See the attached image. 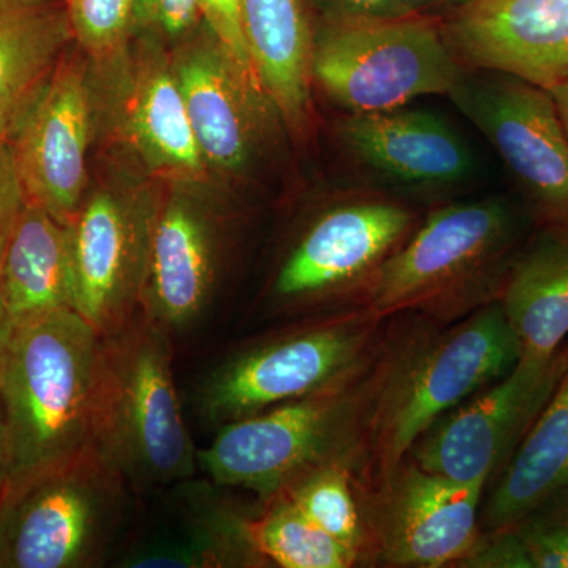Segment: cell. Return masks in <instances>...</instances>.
I'll return each mask as SVG.
<instances>
[{
	"label": "cell",
	"instance_id": "1",
	"mask_svg": "<svg viewBox=\"0 0 568 568\" xmlns=\"http://www.w3.org/2000/svg\"><path fill=\"white\" fill-rule=\"evenodd\" d=\"M100 346L102 335L73 308L11 331L0 354L7 485L93 447Z\"/></svg>",
	"mask_w": 568,
	"mask_h": 568
},
{
	"label": "cell",
	"instance_id": "2",
	"mask_svg": "<svg viewBox=\"0 0 568 568\" xmlns=\"http://www.w3.org/2000/svg\"><path fill=\"white\" fill-rule=\"evenodd\" d=\"M521 357L499 302H488L444 332L410 339L379 365L366 450L377 480L402 465L437 418L506 376Z\"/></svg>",
	"mask_w": 568,
	"mask_h": 568
},
{
	"label": "cell",
	"instance_id": "3",
	"mask_svg": "<svg viewBox=\"0 0 568 568\" xmlns=\"http://www.w3.org/2000/svg\"><path fill=\"white\" fill-rule=\"evenodd\" d=\"M171 334L138 316L102 336L93 447L129 487L189 480L197 450L175 387Z\"/></svg>",
	"mask_w": 568,
	"mask_h": 568
},
{
	"label": "cell",
	"instance_id": "4",
	"mask_svg": "<svg viewBox=\"0 0 568 568\" xmlns=\"http://www.w3.org/2000/svg\"><path fill=\"white\" fill-rule=\"evenodd\" d=\"M515 237L517 220L503 201L437 209L365 284V312L376 320L405 312L462 320L496 301Z\"/></svg>",
	"mask_w": 568,
	"mask_h": 568
},
{
	"label": "cell",
	"instance_id": "5",
	"mask_svg": "<svg viewBox=\"0 0 568 568\" xmlns=\"http://www.w3.org/2000/svg\"><path fill=\"white\" fill-rule=\"evenodd\" d=\"M317 394L220 426L197 462L216 485L263 499L325 465H353L366 447L379 368Z\"/></svg>",
	"mask_w": 568,
	"mask_h": 568
},
{
	"label": "cell",
	"instance_id": "6",
	"mask_svg": "<svg viewBox=\"0 0 568 568\" xmlns=\"http://www.w3.org/2000/svg\"><path fill=\"white\" fill-rule=\"evenodd\" d=\"M126 487L95 447L7 485L0 496V568L103 566L125 523Z\"/></svg>",
	"mask_w": 568,
	"mask_h": 568
},
{
	"label": "cell",
	"instance_id": "7",
	"mask_svg": "<svg viewBox=\"0 0 568 568\" xmlns=\"http://www.w3.org/2000/svg\"><path fill=\"white\" fill-rule=\"evenodd\" d=\"M465 74L433 17L347 20L328 14L313 32L312 81L347 114L448 95Z\"/></svg>",
	"mask_w": 568,
	"mask_h": 568
},
{
	"label": "cell",
	"instance_id": "8",
	"mask_svg": "<svg viewBox=\"0 0 568 568\" xmlns=\"http://www.w3.org/2000/svg\"><path fill=\"white\" fill-rule=\"evenodd\" d=\"M379 323L364 310L241 351L205 377L200 413L223 426L345 384L365 372Z\"/></svg>",
	"mask_w": 568,
	"mask_h": 568
},
{
	"label": "cell",
	"instance_id": "9",
	"mask_svg": "<svg viewBox=\"0 0 568 568\" xmlns=\"http://www.w3.org/2000/svg\"><path fill=\"white\" fill-rule=\"evenodd\" d=\"M568 347L549 361L519 358L506 376L448 410L418 437L407 458L458 481L504 473L566 372Z\"/></svg>",
	"mask_w": 568,
	"mask_h": 568
},
{
	"label": "cell",
	"instance_id": "10",
	"mask_svg": "<svg viewBox=\"0 0 568 568\" xmlns=\"http://www.w3.org/2000/svg\"><path fill=\"white\" fill-rule=\"evenodd\" d=\"M485 73L465 74L448 95L499 153L544 226L568 233V136L551 93Z\"/></svg>",
	"mask_w": 568,
	"mask_h": 568
},
{
	"label": "cell",
	"instance_id": "11",
	"mask_svg": "<svg viewBox=\"0 0 568 568\" xmlns=\"http://www.w3.org/2000/svg\"><path fill=\"white\" fill-rule=\"evenodd\" d=\"M155 215L138 197L100 190L67 226L73 310L102 336L141 315Z\"/></svg>",
	"mask_w": 568,
	"mask_h": 568
},
{
	"label": "cell",
	"instance_id": "12",
	"mask_svg": "<svg viewBox=\"0 0 568 568\" xmlns=\"http://www.w3.org/2000/svg\"><path fill=\"white\" fill-rule=\"evenodd\" d=\"M487 481H458L406 458L381 478L369 508L379 559L390 567L459 566L476 547Z\"/></svg>",
	"mask_w": 568,
	"mask_h": 568
},
{
	"label": "cell",
	"instance_id": "13",
	"mask_svg": "<svg viewBox=\"0 0 568 568\" xmlns=\"http://www.w3.org/2000/svg\"><path fill=\"white\" fill-rule=\"evenodd\" d=\"M413 226V212L395 201L358 197L334 205L306 227L284 257L272 283L274 301L294 308L364 290Z\"/></svg>",
	"mask_w": 568,
	"mask_h": 568
},
{
	"label": "cell",
	"instance_id": "14",
	"mask_svg": "<svg viewBox=\"0 0 568 568\" xmlns=\"http://www.w3.org/2000/svg\"><path fill=\"white\" fill-rule=\"evenodd\" d=\"M92 104L84 69L62 59L9 140L26 203L63 226L85 200Z\"/></svg>",
	"mask_w": 568,
	"mask_h": 568
},
{
	"label": "cell",
	"instance_id": "15",
	"mask_svg": "<svg viewBox=\"0 0 568 568\" xmlns=\"http://www.w3.org/2000/svg\"><path fill=\"white\" fill-rule=\"evenodd\" d=\"M439 26L463 67L548 92L568 78V0H474Z\"/></svg>",
	"mask_w": 568,
	"mask_h": 568
},
{
	"label": "cell",
	"instance_id": "16",
	"mask_svg": "<svg viewBox=\"0 0 568 568\" xmlns=\"http://www.w3.org/2000/svg\"><path fill=\"white\" fill-rule=\"evenodd\" d=\"M173 70L205 164L244 173L264 142L271 111L278 112L267 93L215 39L179 52Z\"/></svg>",
	"mask_w": 568,
	"mask_h": 568
},
{
	"label": "cell",
	"instance_id": "17",
	"mask_svg": "<svg viewBox=\"0 0 568 568\" xmlns=\"http://www.w3.org/2000/svg\"><path fill=\"white\" fill-rule=\"evenodd\" d=\"M339 141L369 171L409 189H446L473 171L469 149L448 123L425 111L347 114Z\"/></svg>",
	"mask_w": 568,
	"mask_h": 568
},
{
	"label": "cell",
	"instance_id": "18",
	"mask_svg": "<svg viewBox=\"0 0 568 568\" xmlns=\"http://www.w3.org/2000/svg\"><path fill=\"white\" fill-rule=\"evenodd\" d=\"M216 276L213 227L196 204L173 197L153 220L141 315L168 334L203 315Z\"/></svg>",
	"mask_w": 568,
	"mask_h": 568
},
{
	"label": "cell",
	"instance_id": "19",
	"mask_svg": "<svg viewBox=\"0 0 568 568\" xmlns=\"http://www.w3.org/2000/svg\"><path fill=\"white\" fill-rule=\"evenodd\" d=\"M496 301L528 361H549L568 338V233L545 227L508 264Z\"/></svg>",
	"mask_w": 568,
	"mask_h": 568
},
{
	"label": "cell",
	"instance_id": "20",
	"mask_svg": "<svg viewBox=\"0 0 568 568\" xmlns=\"http://www.w3.org/2000/svg\"><path fill=\"white\" fill-rule=\"evenodd\" d=\"M246 48L257 80L294 133L305 132L312 92L313 31L302 0H241Z\"/></svg>",
	"mask_w": 568,
	"mask_h": 568
},
{
	"label": "cell",
	"instance_id": "21",
	"mask_svg": "<svg viewBox=\"0 0 568 568\" xmlns=\"http://www.w3.org/2000/svg\"><path fill=\"white\" fill-rule=\"evenodd\" d=\"M0 283L13 328L73 308L69 227L24 201L7 231Z\"/></svg>",
	"mask_w": 568,
	"mask_h": 568
},
{
	"label": "cell",
	"instance_id": "22",
	"mask_svg": "<svg viewBox=\"0 0 568 568\" xmlns=\"http://www.w3.org/2000/svg\"><path fill=\"white\" fill-rule=\"evenodd\" d=\"M71 39L65 3L0 0V136L10 140Z\"/></svg>",
	"mask_w": 568,
	"mask_h": 568
},
{
	"label": "cell",
	"instance_id": "23",
	"mask_svg": "<svg viewBox=\"0 0 568 568\" xmlns=\"http://www.w3.org/2000/svg\"><path fill=\"white\" fill-rule=\"evenodd\" d=\"M125 132L149 168L175 179H197L207 166L194 136L181 88L163 55L144 52L125 99Z\"/></svg>",
	"mask_w": 568,
	"mask_h": 568
},
{
	"label": "cell",
	"instance_id": "24",
	"mask_svg": "<svg viewBox=\"0 0 568 568\" xmlns=\"http://www.w3.org/2000/svg\"><path fill=\"white\" fill-rule=\"evenodd\" d=\"M178 525L152 532L121 560L133 568L263 567L250 538L248 518L215 500L211 493L182 497Z\"/></svg>",
	"mask_w": 568,
	"mask_h": 568
},
{
	"label": "cell",
	"instance_id": "25",
	"mask_svg": "<svg viewBox=\"0 0 568 568\" xmlns=\"http://www.w3.org/2000/svg\"><path fill=\"white\" fill-rule=\"evenodd\" d=\"M568 484V362L558 387L504 473L484 508V528H510Z\"/></svg>",
	"mask_w": 568,
	"mask_h": 568
},
{
	"label": "cell",
	"instance_id": "26",
	"mask_svg": "<svg viewBox=\"0 0 568 568\" xmlns=\"http://www.w3.org/2000/svg\"><path fill=\"white\" fill-rule=\"evenodd\" d=\"M248 530L265 566L272 562L282 568H349L361 559L317 528L283 495L265 499L264 510L248 518Z\"/></svg>",
	"mask_w": 568,
	"mask_h": 568
},
{
	"label": "cell",
	"instance_id": "27",
	"mask_svg": "<svg viewBox=\"0 0 568 568\" xmlns=\"http://www.w3.org/2000/svg\"><path fill=\"white\" fill-rule=\"evenodd\" d=\"M278 495L286 496L306 518L358 556L366 530L355 500L351 466L325 465L295 478Z\"/></svg>",
	"mask_w": 568,
	"mask_h": 568
},
{
	"label": "cell",
	"instance_id": "28",
	"mask_svg": "<svg viewBox=\"0 0 568 568\" xmlns=\"http://www.w3.org/2000/svg\"><path fill=\"white\" fill-rule=\"evenodd\" d=\"M136 0H67L71 36L97 59L121 50L133 31Z\"/></svg>",
	"mask_w": 568,
	"mask_h": 568
},
{
	"label": "cell",
	"instance_id": "29",
	"mask_svg": "<svg viewBox=\"0 0 568 568\" xmlns=\"http://www.w3.org/2000/svg\"><path fill=\"white\" fill-rule=\"evenodd\" d=\"M514 528L532 568H568V484L549 493Z\"/></svg>",
	"mask_w": 568,
	"mask_h": 568
},
{
	"label": "cell",
	"instance_id": "30",
	"mask_svg": "<svg viewBox=\"0 0 568 568\" xmlns=\"http://www.w3.org/2000/svg\"><path fill=\"white\" fill-rule=\"evenodd\" d=\"M201 11L213 39L250 80L261 84L254 71L241 20V0H201ZM263 88V85H261Z\"/></svg>",
	"mask_w": 568,
	"mask_h": 568
},
{
	"label": "cell",
	"instance_id": "31",
	"mask_svg": "<svg viewBox=\"0 0 568 568\" xmlns=\"http://www.w3.org/2000/svg\"><path fill=\"white\" fill-rule=\"evenodd\" d=\"M203 18L201 0H136L134 29L162 33L170 39L185 36Z\"/></svg>",
	"mask_w": 568,
	"mask_h": 568
},
{
	"label": "cell",
	"instance_id": "32",
	"mask_svg": "<svg viewBox=\"0 0 568 568\" xmlns=\"http://www.w3.org/2000/svg\"><path fill=\"white\" fill-rule=\"evenodd\" d=\"M458 567L532 568V562L517 529L510 526L480 534L476 547Z\"/></svg>",
	"mask_w": 568,
	"mask_h": 568
},
{
	"label": "cell",
	"instance_id": "33",
	"mask_svg": "<svg viewBox=\"0 0 568 568\" xmlns=\"http://www.w3.org/2000/svg\"><path fill=\"white\" fill-rule=\"evenodd\" d=\"M24 201L13 149L9 140L0 136V234L9 230Z\"/></svg>",
	"mask_w": 568,
	"mask_h": 568
},
{
	"label": "cell",
	"instance_id": "34",
	"mask_svg": "<svg viewBox=\"0 0 568 568\" xmlns=\"http://www.w3.org/2000/svg\"><path fill=\"white\" fill-rule=\"evenodd\" d=\"M331 17L347 20H394L405 18L395 0H328Z\"/></svg>",
	"mask_w": 568,
	"mask_h": 568
},
{
	"label": "cell",
	"instance_id": "35",
	"mask_svg": "<svg viewBox=\"0 0 568 568\" xmlns=\"http://www.w3.org/2000/svg\"><path fill=\"white\" fill-rule=\"evenodd\" d=\"M474 0H395L405 17H432L435 11L457 10Z\"/></svg>",
	"mask_w": 568,
	"mask_h": 568
},
{
	"label": "cell",
	"instance_id": "36",
	"mask_svg": "<svg viewBox=\"0 0 568 568\" xmlns=\"http://www.w3.org/2000/svg\"><path fill=\"white\" fill-rule=\"evenodd\" d=\"M7 231H3V233L0 234V271H2V257L3 250H6L7 244ZM11 331H13V327H11L9 312H7L6 298H3L2 283H0V354H2L3 347H6L7 342H9Z\"/></svg>",
	"mask_w": 568,
	"mask_h": 568
},
{
	"label": "cell",
	"instance_id": "37",
	"mask_svg": "<svg viewBox=\"0 0 568 568\" xmlns=\"http://www.w3.org/2000/svg\"><path fill=\"white\" fill-rule=\"evenodd\" d=\"M9 478V450H7L6 422H3L2 406H0V496L7 487Z\"/></svg>",
	"mask_w": 568,
	"mask_h": 568
},
{
	"label": "cell",
	"instance_id": "38",
	"mask_svg": "<svg viewBox=\"0 0 568 568\" xmlns=\"http://www.w3.org/2000/svg\"><path fill=\"white\" fill-rule=\"evenodd\" d=\"M549 93H551L552 100H555L556 110H558L560 122H562L568 136V78L566 81L560 82L559 85H556L555 89H551Z\"/></svg>",
	"mask_w": 568,
	"mask_h": 568
},
{
	"label": "cell",
	"instance_id": "39",
	"mask_svg": "<svg viewBox=\"0 0 568 568\" xmlns=\"http://www.w3.org/2000/svg\"><path fill=\"white\" fill-rule=\"evenodd\" d=\"M55 2H63V3H65L67 0H55Z\"/></svg>",
	"mask_w": 568,
	"mask_h": 568
}]
</instances>
